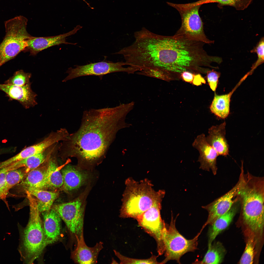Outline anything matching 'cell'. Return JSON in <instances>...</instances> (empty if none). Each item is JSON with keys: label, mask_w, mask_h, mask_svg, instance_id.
Listing matches in <instances>:
<instances>
[{"label": "cell", "mask_w": 264, "mask_h": 264, "mask_svg": "<svg viewBox=\"0 0 264 264\" xmlns=\"http://www.w3.org/2000/svg\"><path fill=\"white\" fill-rule=\"evenodd\" d=\"M127 112L125 104L84 111L79 128L63 141L60 148L62 157H75L87 163L103 158L112 141L115 123Z\"/></svg>", "instance_id": "cell-1"}, {"label": "cell", "mask_w": 264, "mask_h": 264, "mask_svg": "<svg viewBox=\"0 0 264 264\" xmlns=\"http://www.w3.org/2000/svg\"><path fill=\"white\" fill-rule=\"evenodd\" d=\"M202 42L174 35L158 34L151 48V56L154 67L168 72L181 73L187 69L203 66L213 67L217 56L209 55Z\"/></svg>", "instance_id": "cell-2"}, {"label": "cell", "mask_w": 264, "mask_h": 264, "mask_svg": "<svg viewBox=\"0 0 264 264\" xmlns=\"http://www.w3.org/2000/svg\"><path fill=\"white\" fill-rule=\"evenodd\" d=\"M264 177L247 172L238 194L244 224L254 235L261 236L264 223Z\"/></svg>", "instance_id": "cell-3"}, {"label": "cell", "mask_w": 264, "mask_h": 264, "mask_svg": "<svg viewBox=\"0 0 264 264\" xmlns=\"http://www.w3.org/2000/svg\"><path fill=\"white\" fill-rule=\"evenodd\" d=\"M120 216L136 219L154 203L162 200L164 190L155 191L151 181L145 178L139 181L129 177L125 181Z\"/></svg>", "instance_id": "cell-4"}, {"label": "cell", "mask_w": 264, "mask_h": 264, "mask_svg": "<svg viewBox=\"0 0 264 264\" xmlns=\"http://www.w3.org/2000/svg\"><path fill=\"white\" fill-rule=\"evenodd\" d=\"M26 195L29 204V218L25 227L18 225L20 235L18 250L21 260L24 263L31 264L39 257L46 245L36 200L29 193Z\"/></svg>", "instance_id": "cell-5"}, {"label": "cell", "mask_w": 264, "mask_h": 264, "mask_svg": "<svg viewBox=\"0 0 264 264\" xmlns=\"http://www.w3.org/2000/svg\"><path fill=\"white\" fill-rule=\"evenodd\" d=\"M28 20L22 16L4 22L5 34L0 44V67L24 50L32 36L27 32Z\"/></svg>", "instance_id": "cell-6"}, {"label": "cell", "mask_w": 264, "mask_h": 264, "mask_svg": "<svg viewBox=\"0 0 264 264\" xmlns=\"http://www.w3.org/2000/svg\"><path fill=\"white\" fill-rule=\"evenodd\" d=\"M166 3L176 9L181 17V26L175 35L205 44L214 43V41L208 39L204 33L203 22L199 13L201 5L197 1L182 4Z\"/></svg>", "instance_id": "cell-7"}, {"label": "cell", "mask_w": 264, "mask_h": 264, "mask_svg": "<svg viewBox=\"0 0 264 264\" xmlns=\"http://www.w3.org/2000/svg\"><path fill=\"white\" fill-rule=\"evenodd\" d=\"M176 217L174 219L172 215L170 224H166L163 233L165 258L160 264H165L171 260L180 264V259L183 255L197 249L198 237L202 232L200 231L192 239H187L176 229Z\"/></svg>", "instance_id": "cell-8"}, {"label": "cell", "mask_w": 264, "mask_h": 264, "mask_svg": "<svg viewBox=\"0 0 264 264\" xmlns=\"http://www.w3.org/2000/svg\"><path fill=\"white\" fill-rule=\"evenodd\" d=\"M126 65L125 62H117L102 61L91 63L85 65H75V67L69 68L66 73L67 76L62 81L63 82L78 77L89 76H95L99 77L101 79L103 76L110 73L118 72H126L128 74H133L137 72L136 68Z\"/></svg>", "instance_id": "cell-9"}, {"label": "cell", "mask_w": 264, "mask_h": 264, "mask_svg": "<svg viewBox=\"0 0 264 264\" xmlns=\"http://www.w3.org/2000/svg\"><path fill=\"white\" fill-rule=\"evenodd\" d=\"M51 209L64 221L75 239H79L83 232L85 207L82 198L53 205Z\"/></svg>", "instance_id": "cell-10"}, {"label": "cell", "mask_w": 264, "mask_h": 264, "mask_svg": "<svg viewBox=\"0 0 264 264\" xmlns=\"http://www.w3.org/2000/svg\"><path fill=\"white\" fill-rule=\"evenodd\" d=\"M162 201L154 203L136 219L139 225L155 240L158 256L165 251L163 233L166 223L161 216Z\"/></svg>", "instance_id": "cell-11"}, {"label": "cell", "mask_w": 264, "mask_h": 264, "mask_svg": "<svg viewBox=\"0 0 264 264\" xmlns=\"http://www.w3.org/2000/svg\"><path fill=\"white\" fill-rule=\"evenodd\" d=\"M241 171L239 180L236 184L229 191L212 202L202 208L208 212L207 220L201 230L209 225H210L218 218L227 212L234 203L239 200L238 192L243 183L244 171L243 167Z\"/></svg>", "instance_id": "cell-12"}, {"label": "cell", "mask_w": 264, "mask_h": 264, "mask_svg": "<svg viewBox=\"0 0 264 264\" xmlns=\"http://www.w3.org/2000/svg\"><path fill=\"white\" fill-rule=\"evenodd\" d=\"M82 28L81 26L77 25L70 31L55 36L45 37L32 36L28 40L27 45L23 52H29L30 55L34 56L40 51L54 46L62 44L75 45L77 43L67 42L66 38L75 34Z\"/></svg>", "instance_id": "cell-13"}, {"label": "cell", "mask_w": 264, "mask_h": 264, "mask_svg": "<svg viewBox=\"0 0 264 264\" xmlns=\"http://www.w3.org/2000/svg\"><path fill=\"white\" fill-rule=\"evenodd\" d=\"M192 145L199 152L198 161L200 164V168L209 171L211 170L213 175H216L218 170L217 159L218 155L207 141L205 135L202 133L198 135Z\"/></svg>", "instance_id": "cell-14"}, {"label": "cell", "mask_w": 264, "mask_h": 264, "mask_svg": "<svg viewBox=\"0 0 264 264\" xmlns=\"http://www.w3.org/2000/svg\"><path fill=\"white\" fill-rule=\"evenodd\" d=\"M30 82L24 85L19 86L0 84V90L4 92L10 100L17 101L26 109L33 107L37 104V95L32 90Z\"/></svg>", "instance_id": "cell-15"}, {"label": "cell", "mask_w": 264, "mask_h": 264, "mask_svg": "<svg viewBox=\"0 0 264 264\" xmlns=\"http://www.w3.org/2000/svg\"><path fill=\"white\" fill-rule=\"evenodd\" d=\"M76 248L71 254L74 262L79 264H96L100 251L103 248V243H97L93 247L88 246L84 239L83 232L79 239H77Z\"/></svg>", "instance_id": "cell-16"}, {"label": "cell", "mask_w": 264, "mask_h": 264, "mask_svg": "<svg viewBox=\"0 0 264 264\" xmlns=\"http://www.w3.org/2000/svg\"><path fill=\"white\" fill-rule=\"evenodd\" d=\"M69 134L67 130L61 128L53 132L39 143L28 147L15 155L20 161L44 152L50 147L60 141L66 140Z\"/></svg>", "instance_id": "cell-17"}, {"label": "cell", "mask_w": 264, "mask_h": 264, "mask_svg": "<svg viewBox=\"0 0 264 264\" xmlns=\"http://www.w3.org/2000/svg\"><path fill=\"white\" fill-rule=\"evenodd\" d=\"M54 151L49 159L47 168L44 179L37 188L55 191L62 187L63 186V178L60 170L67 164L69 160L65 164L58 166L55 156L53 154Z\"/></svg>", "instance_id": "cell-18"}, {"label": "cell", "mask_w": 264, "mask_h": 264, "mask_svg": "<svg viewBox=\"0 0 264 264\" xmlns=\"http://www.w3.org/2000/svg\"><path fill=\"white\" fill-rule=\"evenodd\" d=\"M43 227L46 246L57 241L61 233V218L54 209L42 213Z\"/></svg>", "instance_id": "cell-19"}, {"label": "cell", "mask_w": 264, "mask_h": 264, "mask_svg": "<svg viewBox=\"0 0 264 264\" xmlns=\"http://www.w3.org/2000/svg\"><path fill=\"white\" fill-rule=\"evenodd\" d=\"M226 123L213 125L208 130L206 137L207 141L216 151L218 155L226 156L229 154V146L225 137Z\"/></svg>", "instance_id": "cell-20"}, {"label": "cell", "mask_w": 264, "mask_h": 264, "mask_svg": "<svg viewBox=\"0 0 264 264\" xmlns=\"http://www.w3.org/2000/svg\"><path fill=\"white\" fill-rule=\"evenodd\" d=\"M66 165L61 171L63 180L62 187L65 192H69L81 187L84 183L87 176L86 174L74 166L70 165Z\"/></svg>", "instance_id": "cell-21"}, {"label": "cell", "mask_w": 264, "mask_h": 264, "mask_svg": "<svg viewBox=\"0 0 264 264\" xmlns=\"http://www.w3.org/2000/svg\"><path fill=\"white\" fill-rule=\"evenodd\" d=\"M240 204L238 200L227 212L218 218L210 225L208 232V244L212 243L217 236L229 226L238 211Z\"/></svg>", "instance_id": "cell-22"}, {"label": "cell", "mask_w": 264, "mask_h": 264, "mask_svg": "<svg viewBox=\"0 0 264 264\" xmlns=\"http://www.w3.org/2000/svg\"><path fill=\"white\" fill-rule=\"evenodd\" d=\"M49 158L39 166L28 172L24 179L14 187L15 191L19 193L29 188H38L44 179Z\"/></svg>", "instance_id": "cell-23"}, {"label": "cell", "mask_w": 264, "mask_h": 264, "mask_svg": "<svg viewBox=\"0 0 264 264\" xmlns=\"http://www.w3.org/2000/svg\"><path fill=\"white\" fill-rule=\"evenodd\" d=\"M28 192L35 198L40 213L50 210L59 194L57 191L35 188H28L23 192Z\"/></svg>", "instance_id": "cell-24"}, {"label": "cell", "mask_w": 264, "mask_h": 264, "mask_svg": "<svg viewBox=\"0 0 264 264\" xmlns=\"http://www.w3.org/2000/svg\"><path fill=\"white\" fill-rule=\"evenodd\" d=\"M208 245V250L202 260H196L193 263L218 264L222 262L226 251L222 243L218 242Z\"/></svg>", "instance_id": "cell-25"}, {"label": "cell", "mask_w": 264, "mask_h": 264, "mask_svg": "<svg viewBox=\"0 0 264 264\" xmlns=\"http://www.w3.org/2000/svg\"><path fill=\"white\" fill-rule=\"evenodd\" d=\"M51 146L41 153L14 163L16 168L24 167L28 172L30 170L38 167L49 158L54 151L55 146L51 148Z\"/></svg>", "instance_id": "cell-26"}, {"label": "cell", "mask_w": 264, "mask_h": 264, "mask_svg": "<svg viewBox=\"0 0 264 264\" xmlns=\"http://www.w3.org/2000/svg\"><path fill=\"white\" fill-rule=\"evenodd\" d=\"M232 93L233 91L221 95L215 94L210 107L211 112L222 119L226 118L230 113L231 98Z\"/></svg>", "instance_id": "cell-27"}, {"label": "cell", "mask_w": 264, "mask_h": 264, "mask_svg": "<svg viewBox=\"0 0 264 264\" xmlns=\"http://www.w3.org/2000/svg\"><path fill=\"white\" fill-rule=\"evenodd\" d=\"M28 173L26 168L24 167L12 169L7 172L5 187V192L7 195L9 190L21 182Z\"/></svg>", "instance_id": "cell-28"}, {"label": "cell", "mask_w": 264, "mask_h": 264, "mask_svg": "<svg viewBox=\"0 0 264 264\" xmlns=\"http://www.w3.org/2000/svg\"><path fill=\"white\" fill-rule=\"evenodd\" d=\"M253 0H199L197 1L200 4L216 3L220 8L225 6H232L238 11L246 9L251 4Z\"/></svg>", "instance_id": "cell-29"}, {"label": "cell", "mask_w": 264, "mask_h": 264, "mask_svg": "<svg viewBox=\"0 0 264 264\" xmlns=\"http://www.w3.org/2000/svg\"><path fill=\"white\" fill-rule=\"evenodd\" d=\"M31 73H26L21 69L15 71L13 75L5 81L4 83L19 86L25 85L30 82Z\"/></svg>", "instance_id": "cell-30"}, {"label": "cell", "mask_w": 264, "mask_h": 264, "mask_svg": "<svg viewBox=\"0 0 264 264\" xmlns=\"http://www.w3.org/2000/svg\"><path fill=\"white\" fill-rule=\"evenodd\" d=\"M115 255L118 258L121 264H160L157 260L158 256L152 255L150 258L146 259H138L125 256L116 250H114Z\"/></svg>", "instance_id": "cell-31"}, {"label": "cell", "mask_w": 264, "mask_h": 264, "mask_svg": "<svg viewBox=\"0 0 264 264\" xmlns=\"http://www.w3.org/2000/svg\"><path fill=\"white\" fill-rule=\"evenodd\" d=\"M255 242L254 237H252L249 239L244 251L239 261V264H253L254 256Z\"/></svg>", "instance_id": "cell-32"}, {"label": "cell", "mask_w": 264, "mask_h": 264, "mask_svg": "<svg viewBox=\"0 0 264 264\" xmlns=\"http://www.w3.org/2000/svg\"><path fill=\"white\" fill-rule=\"evenodd\" d=\"M138 74L153 77L166 81L170 79V72L163 70L157 68H147L142 69L138 72Z\"/></svg>", "instance_id": "cell-33"}, {"label": "cell", "mask_w": 264, "mask_h": 264, "mask_svg": "<svg viewBox=\"0 0 264 264\" xmlns=\"http://www.w3.org/2000/svg\"><path fill=\"white\" fill-rule=\"evenodd\" d=\"M251 53H256L257 59L253 65L252 69L250 73L252 72L259 65L264 62V39L262 37L256 46L251 51Z\"/></svg>", "instance_id": "cell-34"}, {"label": "cell", "mask_w": 264, "mask_h": 264, "mask_svg": "<svg viewBox=\"0 0 264 264\" xmlns=\"http://www.w3.org/2000/svg\"><path fill=\"white\" fill-rule=\"evenodd\" d=\"M206 72L207 81L209 86L213 91H215L217 87L220 74L213 70H208Z\"/></svg>", "instance_id": "cell-35"}, {"label": "cell", "mask_w": 264, "mask_h": 264, "mask_svg": "<svg viewBox=\"0 0 264 264\" xmlns=\"http://www.w3.org/2000/svg\"><path fill=\"white\" fill-rule=\"evenodd\" d=\"M8 171L6 167L0 169V199L4 201L6 204L7 195L5 192V183L6 175Z\"/></svg>", "instance_id": "cell-36"}, {"label": "cell", "mask_w": 264, "mask_h": 264, "mask_svg": "<svg viewBox=\"0 0 264 264\" xmlns=\"http://www.w3.org/2000/svg\"><path fill=\"white\" fill-rule=\"evenodd\" d=\"M181 76L185 81L192 83L195 74L188 71H185L181 73Z\"/></svg>", "instance_id": "cell-37"}, {"label": "cell", "mask_w": 264, "mask_h": 264, "mask_svg": "<svg viewBox=\"0 0 264 264\" xmlns=\"http://www.w3.org/2000/svg\"><path fill=\"white\" fill-rule=\"evenodd\" d=\"M192 83L195 85L199 86L202 83L205 84L206 81L201 75L197 74L195 75Z\"/></svg>", "instance_id": "cell-38"}, {"label": "cell", "mask_w": 264, "mask_h": 264, "mask_svg": "<svg viewBox=\"0 0 264 264\" xmlns=\"http://www.w3.org/2000/svg\"><path fill=\"white\" fill-rule=\"evenodd\" d=\"M5 151L4 148H0V155L5 154Z\"/></svg>", "instance_id": "cell-39"}]
</instances>
